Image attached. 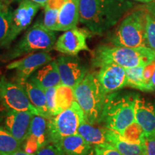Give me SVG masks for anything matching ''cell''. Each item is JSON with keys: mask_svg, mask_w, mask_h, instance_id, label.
<instances>
[{"mask_svg": "<svg viewBox=\"0 0 155 155\" xmlns=\"http://www.w3.org/2000/svg\"><path fill=\"white\" fill-rule=\"evenodd\" d=\"M129 0H80L79 22L92 33L101 35L133 7Z\"/></svg>", "mask_w": 155, "mask_h": 155, "instance_id": "obj_1", "label": "cell"}, {"mask_svg": "<svg viewBox=\"0 0 155 155\" xmlns=\"http://www.w3.org/2000/svg\"><path fill=\"white\" fill-rule=\"evenodd\" d=\"M139 95L130 91H117L106 95L98 124L121 134L135 121V103Z\"/></svg>", "mask_w": 155, "mask_h": 155, "instance_id": "obj_2", "label": "cell"}, {"mask_svg": "<svg viewBox=\"0 0 155 155\" xmlns=\"http://www.w3.org/2000/svg\"><path fill=\"white\" fill-rule=\"evenodd\" d=\"M155 61V53L148 47L127 48L99 45L93 53L92 64L100 68L106 64H115L124 68L145 67Z\"/></svg>", "mask_w": 155, "mask_h": 155, "instance_id": "obj_3", "label": "cell"}, {"mask_svg": "<svg viewBox=\"0 0 155 155\" xmlns=\"http://www.w3.org/2000/svg\"><path fill=\"white\" fill-rule=\"evenodd\" d=\"M75 98L85 114L88 123L98 124L106 94L104 93L96 73H88L74 88Z\"/></svg>", "mask_w": 155, "mask_h": 155, "instance_id": "obj_4", "label": "cell"}, {"mask_svg": "<svg viewBox=\"0 0 155 155\" xmlns=\"http://www.w3.org/2000/svg\"><path fill=\"white\" fill-rule=\"evenodd\" d=\"M55 31L48 30L42 22H38L28 30L21 40L1 57L4 61L38 52H48L54 48L56 42Z\"/></svg>", "mask_w": 155, "mask_h": 155, "instance_id": "obj_5", "label": "cell"}, {"mask_svg": "<svg viewBox=\"0 0 155 155\" xmlns=\"http://www.w3.org/2000/svg\"><path fill=\"white\" fill-rule=\"evenodd\" d=\"M147 12L138 9L127 15L109 38L112 45L127 48L147 47L146 16Z\"/></svg>", "mask_w": 155, "mask_h": 155, "instance_id": "obj_6", "label": "cell"}, {"mask_svg": "<svg viewBox=\"0 0 155 155\" xmlns=\"http://www.w3.org/2000/svg\"><path fill=\"white\" fill-rule=\"evenodd\" d=\"M86 121L85 114L76 101L71 107L48 119L50 143L58 142L64 137L75 134L81 124Z\"/></svg>", "mask_w": 155, "mask_h": 155, "instance_id": "obj_7", "label": "cell"}, {"mask_svg": "<svg viewBox=\"0 0 155 155\" xmlns=\"http://www.w3.org/2000/svg\"><path fill=\"white\" fill-rule=\"evenodd\" d=\"M0 102L7 111H29L35 115H40L24 89L5 76L0 78Z\"/></svg>", "mask_w": 155, "mask_h": 155, "instance_id": "obj_8", "label": "cell"}, {"mask_svg": "<svg viewBox=\"0 0 155 155\" xmlns=\"http://www.w3.org/2000/svg\"><path fill=\"white\" fill-rule=\"evenodd\" d=\"M40 7L38 4L30 0H20L19 2L18 6L12 12L10 33L5 46L9 45L22 31L30 26Z\"/></svg>", "mask_w": 155, "mask_h": 155, "instance_id": "obj_9", "label": "cell"}, {"mask_svg": "<svg viewBox=\"0 0 155 155\" xmlns=\"http://www.w3.org/2000/svg\"><path fill=\"white\" fill-rule=\"evenodd\" d=\"M62 84L74 88L84 78L88 70L76 55H63L55 60Z\"/></svg>", "mask_w": 155, "mask_h": 155, "instance_id": "obj_10", "label": "cell"}, {"mask_svg": "<svg viewBox=\"0 0 155 155\" xmlns=\"http://www.w3.org/2000/svg\"><path fill=\"white\" fill-rule=\"evenodd\" d=\"M89 33L77 27L65 31L56 40L54 49L68 55H77L81 51L91 50L87 45Z\"/></svg>", "mask_w": 155, "mask_h": 155, "instance_id": "obj_11", "label": "cell"}, {"mask_svg": "<svg viewBox=\"0 0 155 155\" xmlns=\"http://www.w3.org/2000/svg\"><path fill=\"white\" fill-rule=\"evenodd\" d=\"M48 134V119L40 115H34L30 129L24 141V151L35 154L40 149L50 144Z\"/></svg>", "mask_w": 155, "mask_h": 155, "instance_id": "obj_12", "label": "cell"}, {"mask_svg": "<svg viewBox=\"0 0 155 155\" xmlns=\"http://www.w3.org/2000/svg\"><path fill=\"white\" fill-rule=\"evenodd\" d=\"M96 75L106 95L127 86L126 69L118 65L106 64L102 65Z\"/></svg>", "mask_w": 155, "mask_h": 155, "instance_id": "obj_13", "label": "cell"}, {"mask_svg": "<svg viewBox=\"0 0 155 155\" xmlns=\"http://www.w3.org/2000/svg\"><path fill=\"white\" fill-rule=\"evenodd\" d=\"M53 61L48 52H38L27 55L7 65L8 70H15L17 78H28L39 68Z\"/></svg>", "mask_w": 155, "mask_h": 155, "instance_id": "obj_14", "label": "cell"}, {"mask_svg": "<svg viewBox=\"0 0 155 155\" xmlns=\"http://www.w3.org/2000/svg\"><path fill=\"white\" fill-rule=\"evenodd\" d=\"M34 115L29 111H7L4 120L5 128L22 144L27 138Z\"/></svg>", "mask_w": 155, "mask_h": 155, "instance_id": "obj_15", "label": "cell"}, {"mask_svg": "<svg viewBox=\"0 0 155 155\" xmlns=\"http://www.w3.org/2000/svg\"><path fill=\"white\" fill-rule=\"evenodd\" d=\"M134 116L145 135L155 137V101L139 96L135 103Z\"/></svg>", "mask_w": 155, "mask_h": 155, "instance_id": "obj_16", "label": "cell"}, {"mask_svg": "<svg viewBox=\"0 0 155 155\" xmlns=\"http://www.w3.org/2000/svg\"><path fill=\"white\" fill-rule=\"evenodd\" d=\"M16 83L24 89L30 102L37 108L39 114L46 119L51 118L47 106L45 90L28 78H17Z\"/></svg>", "mask_w": 155, "mask_h": 155, "instance_id": "obj_17", "label": "cell"}, {"mask_svg": "<svg viewBox=\"0 0 155 155\" xmlns=\"http://www.w3.org/2000/svg\"><path fill=\"white\" fill-rule=\"evenodd\" d=\"M80 0H65L58 15L55 31H67L79 22Z\"/></svg>", "mask_w": 155, "mask_h": 155, "instance_id": "obj_18", "label": "cell"}, {"mask_svg": "<svg viewBox=\"0 0 155 155\" xmlns=\"http://www.w3.org/2000/svg\"><path fill=\"white\" fill-rule=\"evenodd\" d=\"M30 78L44 90L57 87L62 83L55 60L39 68L31 75Z\"/></svg>", "mask_w": 155, "mask_h": 155, "instance_id": "obj_19", "label": "cell"}, {"mask_svg": "<svg viewBox=\"0 0 155 155\" xmlns=\"http://www.w3.org/2000/svg\"><path fill=\"white\" fill-rule=\"evenodd\" d=\"M55 144L65 155H87L94 148L78 134L64 137Z\"/></svg>", "mask_w": 155, "mask_h": 155, "instance_id": "obj_20", "label": "cell"}, {"mask_svg": "<svg viewBox=\"0 0 155 155\" xmlns=\"http://www.w3.org/2000/svg\"><path fill=\"white\" fill-rule=\"evenodd\" d=\"M108 129L106 127H96L84 121L81 124L78 133L93 147L108 144L107 140Z\"/></svg>", "mask_w": 155, "mask_h": 155, "instance_id": "obj_21", "label": "cell"}, {"mask_svg": "<svg viewBox=\"0 0 155 155\" xmlns=\"http://www.w3.org/2000/svg\"><path fill=\"white\" fill-rule=\"evenodd\" d=\"M108 144L121 152L123 155H146L144 144H133L124 139L116 131L108 129L107 134Z\"/></svg>", "mask_w": 155, "mask_h": 155, "instance_id": "obj_22", "label": "cell"}, {"mask_svg": "<svg viewBox=\"0 0 155 155\" xmlns=\"http://www.w3.org/2000/svg\"><path fill=\"white\" fill-rule=\"evenodd\" d=\"M65 0H48L45 6V14L42 24L48 30L55 31L58 15Z\"/></svg>", "mask_w": 155, "mask_h": 155, "instance_id": "obj_23", "label": "cell"}, {"mask_svg": "<svg viewBox=\"0 0 155 155\" xmlns=\"http://www.w3.org/2000/svg\"><path fill=\"white\" fill-rule=\"evenodd\" d=\"M143 66L125 68L127 73V86L137 89L142 92H152L148 83H146L143 76Z\"/></svg>", "mask_w": 155, "mask_h": 155, "instance_id": "obj_24", "label": "cell"}, {"mask_svg": "<svg viewBox=\"0 0 155 155\" xmlns=\"http://www.w3.org/2000/svg\"><path fill=\"white\" fill-rule=\"evenodd\" d=\"M12 12L8 4L3 2L0 7V46L5 47L10 33Z\"/></svg>", "mask_w": 155, "mask_h": 155, "instance_id": "obj_25", "label": "cell"}, {"mask_svg": "<svg viewBox=\"0 0 155 155\" xmlns=\"http://www.w3.org/2000/svg\"><path fill=\"white\" fill-rule=\"evenodd\" d=\"M75 101L74 89L73 88L62 83L56 87V101L60 113L71 107Z\"/></svg>", "mask_w": 155, "mask_h": 155, "instance_id": "obj_26", "label": "cell"}, {"mask_svg": "<svg viewBox=\"0 0 155 155\" xmlns=\"http://www.w3.org/2000/svg\"><path fill=\"white\" fill-rule=\"evenodd\" d=\"M21 144L5 127H0V154L21 150Z\"/></svg>", "mask_w": 155, "mask_h": 155, "instance_id": "obj_27", "label": "cell"}, {"mask_svg": "<svg viewBox=\"0 0 155 155\" xmlns=\"http://www.w3.org/2000/svg\"><path fill=\"white\" fill-rule=\"evenodd\" d=\"M120 135L122 138L129 142L133 144H144L145 133L137 121L133 122L128 126Z\"/></svg>", "mask_w": 155, "mask_h": 155, "instance_id": "obj_28", "label": "cell"}, {"mask_svg": "<svg viewBox=\"0 0 155 155\" xmlns=\"http://www.w3.org/2000/svg\"><path fill=\"white\" fill-rule=\"evenodd\" d=\"M146 42L147 47L155 53V17L147 12L146 16Z\"/></svg>", "mask_w": 155, "mask_h": 155, "instance_id": "obj_29", "label": "cell"}, {"mask_svg": "<svg viewBox=\"0 0 155 155\" xmlns=\"http://www.w3.org/2000/svg\"><path fill=\"white\" fill-rule=\"evenodd\" d=\"M47 106L50 116H55L60 114L56 101V87L48 88L45 90Z\"/></svg>", "mask_w": 155, "mask_h": 155, "instance_id": "obj_30", "label": "cell"}, {"mask_svg": "<svg viewBox=\"0 0 155 155\" xmlns=\"http://www.w3.org/2000/svg\"><path fill=\"white\" fill-rule=\"evenodd\" d=\"M35 155H65L59 147L53 143H50L40 149Z\"/></svg>", "mask_w": 155, "mask_h": 155, "instance_id": "obj_31", "label": "cell"}, {"mask_svg": "<svg viewBox=\"0 0 155 155\" xmlns=\"http://www.w3.org/2000/svg\"><path fill=\"white\" fill-rule=\"evenodd\" d=\"M96 155H123L110 144L94 147Z\"/></svg>", "mask_w": 155, "mask_h": 155, "instance_id": "obj_32", "label": "cell"}, {"mask_svg": "<svg viewBox=\"0 0 155 155\" xmlns=\"http://www.w3.org/2000/svg\"><path fill=\"white\" fill-rule=\"evenodd\" d=\"M144 147L146 155H155V137L145 135Z\"/></svg>", "mask_w": 155, "mask_h": 155, "instance_id": "obj_33", "label": "cell"}, {"mask_svg": "<svg viewBox=\"0 0 155 155\" xmlns=\"http://www.w3.org/2000/svg\"><path fill=\"white\" fill-rule=\"evenodd\" d=\"M155 70V61H153L152 63H151L149 65H146L144 68V71H143V76L145 81L147 83H150V81L152 78L153 73L154 72Z\"/></svg>", "mask_w": 155, "mask_h": 155, "instance_id": "obj_34", "label": "cell"}, {"mask_svg": "<svg viewBox=\"0 0 155 155\" xmlns=\"http://www.w3.org/2000/svg\"><path fill=\"white\" fill-rule=\"evenodd\" d=\"M145 9H146L147 12L150 13V15H152L153 17H155V1L147 4V5L145 6Z\"/></svg>", "mask_w": 155, "mask_h": 155, "instance_id": "obj_35", "label": "cell"}, {"mask_svg": "<svg viewBox=\"0 0 155 155\" xmlns=\"http://www.w3.org/2000/svg\"><path fill=\"white\" fill-rule=\"evenodd\" d=\"M0 155H35V154H29V153L26 152L24 150H19L15 151L14 152L9 153V154H0Z\"/></svg>", "mask_w": 155, "mask_h": 155, "instance_id": "obj_36", "label": "cell"}, {"mask_svg": "<svg viewBox=\"0 0 155 155\" xmlns=\"http://www.w3.org/2000/svg\"><path fill=\"white\" fill-rule=\"evenodd\" d=\"M149 86L150 87L151 91H155V70L154 73H153L152 78H151V80L150 81V83H149Z\"/></svg>", "mask_w": 155, "mask_h": 155, "instance_id": "obj_37", "label": "cell"}, {"mask_svg": "<svg viewBox=\"0 0 155 155\" xmlns=\"http://www.w3.org/2000/svg\"><path fill=\"white\" fill-rule=\"evenodd\" d=\"M10 1H18V2H19L20 0H10ZM30 1L33 2H35V3L38 4V5L40 6V7H45V6L46 3H47L48 0H30Z\"/></svg>", "mask_w": 155, "mask_h": 155, "instance_id": "obj_38", "label": "cell"}, {"mask_svg": "<svg viewBox=\"0 0 155 155\" xmlns=\"http://www.w3.org/2000/svg\"><path fill=\"white\" fill-rule=\"evenodd\" d=\"M134 1L139 2H141V3H146V4H149L150 2H152L155 1V0H134Z\"/></svg>", "mask_w": 155, "mask_h": 155, "instance_id": "obj_39", "label": "cell"}, {"mask_svg": "<svg viewBox=\"0 0 155 155\" xmlns=\"http://www.w3.org/2000/svg\"><path fill=\"white\" fill-rule=\"evenodd\" d=\"M87 155H96V153H95V150H94V148H92L91 149V150L90 151V152H89V153Z\"/></svg>", "mask_w": 155, "mask_h": 155, "instance_id": "obj_40", "label": "cell"}, {"mask_svg": "<svg viewBox=\"0 0 155 155\" xmlns=\"http://www.w3.org/2000/svg\"><path fill=\"white\" fill-rule=\"evenodd\" d=\"M2 1L4 2H5V3H7V4H9V1H10V0H2Z\"/></svg>", "mask_w": 155, "mask_h": 155, "instance_id": "obj_41", "label": "cell"}, {"mask_svg": "<svg viewBox=\"0 0 155 155\" xmlns=\"http://www.w3.org/2000/svg\"><path fill=\"white\" fill-rule=\"evenodd\" d=\"M3 2H4L2 1V0H0V7H1V6L3 4Z\"/></svg>", "mask_w": 155, "mask_h": 155, "instance_id": "obj_42", "label": "cell"}]
</instances>
